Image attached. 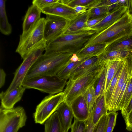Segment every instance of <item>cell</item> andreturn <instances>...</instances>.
I'll return each instance as SVG.
<instances>
[{"label":"cell","mask_w":132,"mask_h":132,"mask_svg":"<svg viewBox=\"0 0 132 132\" xmlns=\"http://www.w3.org/2000/svg\"><path fill=\"white\" fill-rule=\"evenodd\" d=\"M132 34V15L127 12L110 26L93 35L82 49L98 44H104L108 46Z\"/></svg>","instance_id":"6da1fadb"},{"label":"cell","mask_w":132,"mask_h":132,"mask_svg":"<svg viewBox=\"0 0 132 132\" xmlns=\"http://www.w3.org/2000/svg\"><path fill=\"white\" fill-rule=\"evenodd\" d=\"M72 54L68 53L43 54L31 67L23 81L37 76L56 75Z\"/></svg>","instance_id":"7a4b0ae2"},{"label":"cell","mask_w":132,"mask_h":132,"mask_svg":"<svg viewBox=\"0 0 132 132\" xmlns=\"http://www.w3.org/2000/svg\"><path fill=\"white\" fill-rule=\"evenodd\" d=\"M95 33V31L91 30L76 34H63L55 39L46 42L47 46L44 54L47 55L57 53L76 54Z\"/></svg>","instance_id":"3957f363"},{"label":"cell","mask_w":132,"mask_h":132,"mask_svg":"<svg viewBox=\"0 0 132 132\" xmlns=\"http://www.w3.org/2000/svg\"><path fill=\"white\" fill-rule=\"evenodd\" d=\"M67 80L57 75L35 77L23 81L22 85L26 89H34L50 95H54L63 91Z\"/></svg>","instance_id":"277c9868"},{"label":"cell","mask_w":132,"mask_h":132,"mask_svg":"<svg viewBox=\"0 0 132 132\" xmlns=\"http://www.w3.org/2000/svg\"><path fill=\"white\" fill-rule=\"evenodd\" d=\"M105 62L97 70L86 74L74 80H69L63 91L64 101L70 105L77 97L82 94L89 87L94 83Z\"/></svg>","instance_id":"5b68a950"},{"label":"cell","mask_w":132,"mask_h":132,"mask_svg":"<svg viewBox=\"0 0 132 132\" xmlns=\"http://www.w3.org/2000/svg\"><path fill=\"white\" fill-rule=\"evenodd\" d=\"M27 117L24 108H0V132H18L25 126Z\"/></svg>","instance_id":"8992f818"},{"label":"cell","mask_w":132,"mask_h":132,"mask_svg":"<svg viewBox=\"0 0 132 132\" xmlns=\"http://www.w3.org/2000/svg\"><path fill=\"white\" fill-rule=\"evenodd\" d=\"M45 19L41 18L25 36H20L19 41L15 52L24 59L31 50L45 40L44 30Z\"/></svg>","instance_id":"52a82bcc"},{"label":"cell","mask_w":132,"mask_h":132,"mask_svg":"<svg viewBox=\"0 0 132 132\" xmlns=\"http://www.w3.org/2000/svg\"><path fill=\"white\" fill-rule=\"evenodd\" d=\"M46 46V42L44 40L31 50L16 70L13 80L6 91L9 92L16 87L22 85V83L29 69L43 54V52L45 50Z\"/></svg>","instance_id":"ba28073f"},{"label":"cell","mask_w":132,"mask_h":132,"mask_svg":"<svg viewBox=\"0 0 132 132\" xmlns=\"http://www.w3.org/2000/svg\"><path fill=\"white\" fill-rule=\"evenodd\" d=\"M63 92L54 95L46 96L37 106L33 114L35 123L42 125L56 111L57 109L64 101Z\"/></svg>","instance_id":"9c48e42d"},{"label":"cell","mask_w":132,"mask_h":132,"mask_svg":"<svg viewBox=\"0 0 132 132\" xmlns=\"http://www.w3.org/2000/svg\"><path fill=\"white\" fill-rule=\"evenodd\" d=\"M44 36L46 42L55 39L62 35L69 22L62 17L46 14Z\"/></svg>","instance_id":"30bf717a"},{"label":"cell","mask_w":132,"mask_h":132,"mask_svg":"<svg viewBox=\"0 0 132 132\" xmlns=\"http://www.w3.org/2000/svg\"><path fill=\"white\" fill-rule=\"evenodd\" d=\"M127 12L126 7L117 6L110 11L108 15L97 24L89 28L96 33L101 32L109 27L119 20Z\"/></svg>","instance_id":"8fae6325"},{"label":"cell","mask_w":132,"mask_h":132,"mask_svg":"<svg viewBox=\"0 0 132 132\" xmlns=\"http://www.w3.org/2000/svg\"><path fill=\"white\" fill-rule=\"evenodd\" d=\"M90 9L78 14L74 19L69 21L63 35H73L84 33L90 31L87 22Z\"/></svg>","instance_id":"7c38bea8"},{"label":"cell","mask_w":132,"mask_h":132,"mask_svg":"<svg viewBox=\"0 0 132 132\" xmlns=\"http://www.w3.org/2000/svg\"><path fill=\"white\" fill-rule=\"evenodd\" d=\"M42 13L62 17L70 21L78 14L72 8L59 2L51 4L48 6L41 10Z\"/></svg>","instance_id":"4fadbf2b"},{"label":"cell","mask_w":132,"mask_h":132,"mask_svg":"<svg viewBox=\"0 0 132 132\" xmlns=\"http://www.w3.org/2000/svg\"><path fill=\"white\" fill-rule=\"evenodd\" d=\"M26 89L20 85L8 92H2L0 94L1 107L5 109L13 108L15 104L21 99Z\"/></svg>","instance_id":"5bb4252c"},{"label":"cell","mask_w":132,"mask_h":132,"mask_svg":"<svg viewBox=\"0 0 132 132\" xmlns=\"http://www.w3.org/2000/svg\"><path fill=\"white\" fill-rule=\"evenodd\" d=\"M41 10L32 4L29 7L22 24V32L20 36H25L40 19Z\"/></svg>","instance_id":"9a60e30c"},{"label":"cell","mask_w":132,"mask_h":132,"mask_svg":"<svg viewBox=\"0 0 132 132\" xmlns=\"http://www.w3.org/2000/svg\"><path fill=\"white\" fill-rule=\"evenodd\" d=\"M64 132H68L71 128L74 116L70 106L64 101L59 106L56 111Z\"/></svg>","instance_id":"2e32d148"},{"label":"cell","mask_w":132,"mask_h":132,"mask_svg":"<svg viewBox=\"0 0 132 132\" xmlns=\"http://www.w3.org/2000/svg\"><path fill=\"white\" fill-rule=\"evenodd\" d=\"M74 117L81 121H86L90 115L86 101L82 94L75 99L70 105Z\"/></svg>","instance_id":"e0dca14e"},{"label":"cell","mask_w":132,"mask_h":132,"mask_svg":"<svg viewBox=\"0 0 132 132\" xmlns=\"http://www.w3.org/2000/svg\"><path fill=\"white\" fill-rule=\"evenodd\" d=\"M105 98V93L102 94L97 99L92 112V121L95 126L104 115L107 114Z\"/></svg>","instance_id":"ac0fdd59"},{"label":"cell","mask_w":132,"mask_h":132,"mask_svg":"<svg viewBox=\"0 0 132 132\" xmlns=\"http://www.w3.org/2000/svg\"><path fill=\"white\" fill-rule=\"evenodd\" d=\"M132 53V50H118L105 52L98 56L99 62L124 60Z\"/></svg>","instance_id":"d6986e66"},{"label":"cell","mask_w":132,"mask_h":132,"mask_svg":"<svg viewBox=\"0 0 132 132\" xmlns=\"http://www.w3.org/2000/svg\"><path fill=\"white\" fill-rule=\"evenodd\" d=\"M128 76L127 64L126 59L116 87L109 111H113L120 90Z\"/></svg>","instance_id":"ffe728a7"},{"label":"cell","mask_w":132,"mask_h":132,"mask_svg":"<svg viewBox=\"0 0 132 132\" xmlns=\"http://www.w3.org/2000/svg\"><path fill=\"white\" fill-rule=\"evenodd\" d=\"M108 66V61H105L104 64L100 71L93 85L97 98L102 94L105 93Z\"/></svg>","instance_id":"44dd1931"},{"label":"cell","mask_w":132,"mask_h":132,"mask_svg":"<svg viewBox=\"0 0 132 132\" xmlns=\"http://www.w3.org/2000/svg\"><path fill=\"white\" fill-rule=\"evenodd\" d=\"M126 59L121 62L119 68L112 79L109 88L105 93V98L107 109L109 111L110 107L113 94L121 72L122 69Z\"/></svg>","instance_id":"7402d4cb"},{"label":"cell","mask_w":132,"mask_h":132,"mask_svg":"<svg viewBox=\"0 0 132 132\" xmlns=\"http://www.w3.org/2000/svg\"><path fill=\"white\" fill-rule=\"evenodd\" d=\"M107 46L104 44L90 46L82 49L76 54L79 59L95 56H98L103 53Z\"/></svg>","instance_id":"603a6c76"},{"label":"cell","mask_w":132,"mask_h":132,"mask_svg":"<svg viewBox=\"0 0 132 132\" xmlns=\"http://www.w3.org/2000/svg\"><path fill=\"white\" fill-rule=\"evenodd\" d=\"M118 50H132V34L109 45L104 51Z\"/></svg>","instance_id":"cb8c5ba5"},{"label":"cell","mask_w":132,"mask_h":132,"mask_svg":"<svg viewBox=\"0 0 132 132\" xmlns=\"http://www.w3.org/2000/svg\"><path fill=\"white\" fill-rule=\"evenodd\" d=\"M5 0H0V30L2 34L9 35L12 32V28L8 21Z\"/></svg>","instance_id":"d4e9b609"},{"label":"cell","mask_w":132,"mask_h":132,"mask_svg":"<svg viewBox=\"0 0 132 132\" xmlns=\"http://www.w3.org/2000/svg\"><path fill=\"white\" fill-rule=\"evenodd\" d=\"M91 57H87L81 59L75 62L69 60L61 68L57 75L60 78L67 80L71 73L80 64Z\"/></svg>","instance_id":"484cf974"},{"label":"cell","mask_w":132,"mask_h":132,"mask_svg":"<svg viewBox=\"0 0 132 132\" xmlns=\"http://www.w3.org/2000/svg\"><path fill=\"white\" fill-rule=\"evenodd\" d=\"M44 132H64L56 111L45 122Z\"/></svg>","instance_id":"4316f807"},{"label":"cell","mask_w":132,"mask_h":132,"mask_svg":"<svg viewBox=\"0 0 132 132\" xmlns=\"http://www.w3.org/2000/svg\"><path fill=\"white\" fill-rule=\"evenodd\" d=\"M123 60L120 59L108 61L105 93L108 89L111 81L117 72L121 62Z\"/></svg>","instance_id":"83f0119b"},{"label":"cell","mask_w":132,"mask_h":132,"mask_svg":"<svg viewBox=\"0 0 132 132\" xmlns=\"http://www.w3.org/2000/svg\"><path fill=\"white\" fill-rule=\"evenodd\" d=\"M130 76H131L120 103L119 111L124 110L126 108L132 97V74Z\"/></svg>","instance_id":"f1b7e54d"},{"label":"cell","mask_w":132,"mask_h":132,"mask_svg":"<svg viewBox=\"0 0 132 132\" xmlns=\"http://www.w3.org/2000/svg\"><path fill=\"white\" fill-rule=\"evenodd\" d=\"M82 95L86 102L89 112L91 114L94 105L97 99L93 85L89 87Z\"/></svg>","instance_id":"f546056e"},{"label":"cell","mask_w":132,"mask_h":132,"mask_svg":"<svg viewBox=\"0 0 132 132\" xmlns=\"http://www.w3.org/2000/svg\"><path fill=\"white\" fill-rule=\"evenodd\" d=\"M99 62L98 56H93L87 59L80 64L71 73L69 78L75 74L87 69L98 64Z\"/></svg>","instance_id":"4dcf8cb0"},{"label":"cell","mask_w":132,"mask_h":132,"mask_svg":"<svg viewBox=\"0 0 132 132\" xmlns=\"http://www.w3.org/2000/svg\"><path fill=\"white\" fill-rule=\"evenodd\" d=\"M96 0H62L60 2L72 8L76 6H85L87 9H90Z\"/></svg>","instance_id":"1f68e13d"},{"label":"cell","mask_w":132,"mask_h":132,"mask_svg":"<svg viewBox=\"0 0 132 132\" xmlns=\"http://www.w3.org/2000/svg\"><path fill=\"white\" fill-rule=\"evenodd\" d=\"M109 6H102L90 9L88 20L108 13L110 12Z\"/></svg>","instance_id":"d6a6232c"},{"label":"cell","mask_w":132,"mask_h":132,"mask_svg":"<svg viewBox=\"0 0 132 132\" xmlns=\"http://www.w3.org/2000/svg\"><path fill=\"white\" fill-rule=\"evenodd\" d=\"M108 120V113L103 115L94 126L92 132H105Z\"/></svg>","instance_id":"836d02e7"},{"label":"cell","mask_w":132,"mask_h":132,"mask_svg":"<svg viewBox=\"0 0 132 132\" xmlns=\"http://www.w3.org/2000/svg\"><path fill=\"white\" fill-rule=\"evenodd\" d=\"M118 113L116 112H108V120L105 132H112L116 124Z\"/></svg>","instance_id":"e575fe53"},{"label":"cell","mask_w":132,"mask_h":132,"mask_svg":"<svg viewBox=\"0 0 132 132\" xmlns=\"http://www.w3.org/2000/svg\"><path fill=\"white\" fill-rule=\"evenodd\" d=\"M86 121H80L74 118V122L71 128V132H85Z\"/></svg>","instance_id":"d590c367"},{"label":"cell","mask_w":132,"mask_h":132,"mask_svg":"<svg viewBox=\"0 0 132 132\" xmlns=\"http://www.w3.org/2000/svg\"><path fill=\"white\" fill-rule=\"evenodd\" d=\"M59 0H33L32 1V4L36 6L41 10L47 7L52 3L59 2Z\"/></svg>","instance_id":"8d00e7d4"},{"label":"cell","mask_w":132,"mask_h":132,"mask_svg":"<svg viewBox=\"0 0 132 132\" xmlns=\"http://www.w3.org/2000/svg\"><path fill=\"white\" fill-rule=\"evenodd\" d=\"M117 6H124L127 8V12L132 13V0H119L116 4Z\"/></svg>","instance_id":"74e56055"},{"label":"cell","mask_w":132,"mask_h":132,"mask_svg":"<svg viewBox=\"0 0 132 132\" xmlns=\"http://www.w3.org/2000/svg\"><path fill=\"white\" fill-rule=\"evenodd\" d=\"M108 14L88 20L87 21V24L89 29L90 27L101 21L108 15Z\"/></svg>","instance_id":"f35d334b"},{"label":"cell","mask_w":132,"mask_h":132,"mask_svg":"<svg viewBox=\"0 0 132 132\" xmlns=\"http://www.w3.org/2000/svg\"><path fill=\"white\" fill-rule=\"evenodd\" d=\"M92 115L91 113L86 121V127L85 132H92L94 125L92 121Z\"/></svg>","instance_id":"ab89813d"},{"label":"cell","mask_w":132,"mask_h":132,"mask_svg":"<svg viewBox=\"0 0 132 132\" xmlns=\"http://www.w3.org/2000/svg\"><path fill=\"white\" fill-rule=\"evenodd\" d=\"M127 66L129 75L132 74V53L126 59Z\"/></svg>","instance_id":"60d3db41"},{"label":"cell","mask_w":132,"mask_h":132,"mask_svg":"<svg viewBox=\"0 0 132 132\" xmlns=\"http://www.w3.org/2000/svg\"><path fill=\"white\" fill-rule=\"evenodd\" d=\"M6 74L3 69H0V87L1 88L4 85L5 82Z\"/></svg>","instance_id":"b9f144b4"},{"label":"cell","mask_w":132,"mask_h":132,"mask_svg":"<svg viewBox=\"0 0 132 132\" xmlns=\"http://www.w3.org/2000/svg\"><path fill=\"white\" fill-rule=\"evenodd\" d=\"M132 110V97L126 108L124 110H121V113L124 116Z\"/></svg>","instance_id":"7bdbcfd3"},{"label":"cell","mask_w":132,"mask_h":132,"mask_svg":"<svg viewBox=\"0 0 132 132\" xmlns=\"http://www.w3.org/2000/svg\"><path fill=\"white\" fill-rule=\"evenodd\" d=\"M73 9L78 14L83 13L88 10L85 6H76Z\"/></svg>","instance_id":"ee69618b"},{"label":"cell","mask_w":132,"mask_h":132,"mask_svg":"<svg viewBox=\"0 0 132 132\" xmlns=\"http://www.w3.org/2000/svg\"><path fill=\"white\" fill-rule=\"evenodd\" d=\"M81 59H79L76 54L74 53L70 59V60L72 62H77Z\"/></svg>","instance_id":"f6af8a7d"}]
</instances>
